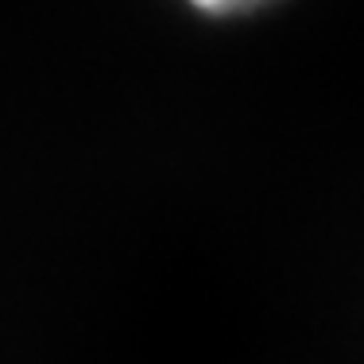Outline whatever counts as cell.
I'll list each match as a JSON object with an SVG mask.
<instances>
[{
    "mask_svg": "<svg viewBox=\"0 0 364 364\" xmlns=\"http://www.w3.org/2000/svg\"><path fill=\"white\" fill-rule=\"evenodd\" d=\"M186 4L202 16H213V20H240V16H256L279 0H186Z\"/></svg>",
    "mask_w": 364,
    "mask_h": 364,
    "instance_id": "1",
    "label": "cell"
}]
</instances>
